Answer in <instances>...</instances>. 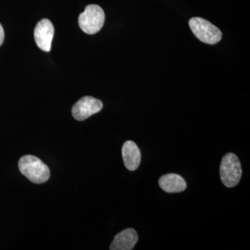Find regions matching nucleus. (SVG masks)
Returning <instances> with one entry per match:
<instances>
[{
  "label": "nucleus",
  "mask_w": 250,
  "mask_h": 250,
  "mask_svg": "<svg viewBox=\"0 0 250 250\" xmlns=\"http://www.w3.org/2000/svg\"><path fill=\"white\" fill-rule=\"evenodd\" d=\"M125 167L130 171L136 170L141 164V154L137 145L131 141H126L122 148Z\"/></svg>",
  "instance_id": "obj_8"
},
{
  "label": "nucleus",
  "mask_w": 250,
  "mask_h": 250,
  "mask_svg": "<svg viewBox=\"0 0 250 250\" xmlns=\"http://www.w3.org/2000/svg\"><path fill=\"white\" fill-rule=\"evenodd\" d=\"M54 34V27L50 21L42 19L38 22L34 29V39L38 47L45 52H49Z\"/></svg>",
  "instance_id": "obj_6"
},
{
  "label": "nucleus",
  "mask_w": 250,
  "mask_h": 250,
  "mask_svg": "<svg viewBox=\"0 0 250 250\" xmlns=\"http://www.w3.org/2000/svg\"><path fill=\"white\" fill-rule=\"evenodd\" d=\"M103 108L101 100L93 97L85 96L80 99L72 109V116L79 121H83L87 118L99 113Z\"/></svg>",
  "instance_id": "obj_5"
},
{
  "label": "nucleus",
  "mask_w": 250,
  "mask_h": 250,
  "mask_svg": "<svg viewBox=\"0 0 250 250\" xmlns=\"http://www.w3.org/2000/svg\"><path fill=\"white\" fill-rule=\"evenodd\" d=\"M4 40V31L2 26L0 24V46L2 45Z\"/></svg>",
  "instance_id": "obj_10"
},
{
  "label": "nucleus",
  "mask_w": 250,
  "mask_h": 250,
  "mask_svg": "<svg viewBox=\"0 0 250 250\" xmlns=\"http://www.w3.org/2000/svg\"><path fill=\"white\" fill-rule=\"evenodd\" d=\"M189 26L197 39L205 43L214 45L222 39L221 31L204 18H191L189 21Z\"/></svg>",
  "instance_id": "obj_4"
},
{
  "label": "nucleus",
  "mask_w": 250,
  "mask_h": 250,
  "mask_svg": "<svg viewBox=\"0 0 250 250\" xmlns=\"http://www.w3.org/2000/svg\"><path fill=\"white\" fill-rule=\"evenodd\" d=\"M159 184L162 190L170 193L183 192L187 187L185 179L182 176L174 173L163 175L159 179Z\"/></svg>",
  "instance_id": "obj_9"
},
{
  "label": "nucleus",
  "mask_w": 250,
  "mask_h": 250,
  "mask_svg": "<svg viewBox=\"0 0 250 250\" xmlns=\"http://www.w3.org/2000/svg\"><path fill=\"white\" fill-rule=\"evenodd\" d=\"M103 9L96 4H90L79 16V25L87 34H95L101 30L104 24Z\"/></svg>",
  "instance_id": "obj_3"
},
{
  "label": "nucleus",
  "mask_w": 250,
  "mask_h": 250,
  "mask_svg": "<svg viewBox=\"0 0 250 250\" xmlns=\"http://www.w3.org/2000/svg\"><path fill=\"white\" fill-rule=\"evenodd\" d=\"M18 166L21 173L33 183H45L50 177L49 167L36 156H22L18 162Z\"/></svg>",
  "instance_id": "obj_1"
},
{
  "label": "nucleus",
  "mask_w": 250,
  "mask_h": 250,
  "mask_svg": "<svg viewBox=\"0 0 250 250\" xmlns=\"http://www.w3.org/2000/svg\"><path fill=\"white\" fill-rule=\"evenodd\" d=\"M220 178L225 187L233 188L239 183L242 177L241 162L238 156L228 153L223 156L220 167Z\"/></svg>",
  "instance_id": "obj_2"
},
{
  "label": "nucleus",
  "mask_w": 250,
  "mask_h": 250,
  "mask_svg": "<svg viewBox=\"0 0 250 250\" xmlns=\"http://www.w3.org/2000/svg\"><path fill=\"white\" fill-rule=\"evenodd\" d=\"M139 241L136 230L129 228L123 230L115 236L110 246L111 250H131Z\"/></svg>",
  "instance_id": "obj_7"
}]
</instances>
